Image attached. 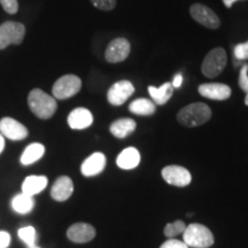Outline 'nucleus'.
Segmentation results:
<instances>
[{"mask_svg":"<svg viewBox=\"0 0 248 248\" xmlns=\"http://www.w3.org/2000/svg\"><path fill=\"white\" fill-rule=\"evenodd\" d=\"M28 105L31 111L42 120H48L57 111L58 104L54 97L40 89H33L28 95Z\"/></svg>","mask_w":248,"mask_h":248,"instance_id":"obj_1","label":"nucleus"},{"mask_svg":"<svg viewBox=\"0 0 248 248\" xmlns=\"http://www.w3.org/2000/svg\"><path fill=\"white\" fill-rule=\"evenodd\" d=\"M183 241L187 245L188 248H208L214 245L215 239L214 234L207 226L198 223H192L186 226L183 232Z\"/></svg>","mask_w":248,"mask_h":248,"instance_id":"obj_3","label":"nucleus"},{"mask_svg":"<svg viewBox=\"0 0 248 248\" xmlns=\"http://www.w3.org/2000/svg\"><path fill=\"white\" fill-rule=\"evenodd\" d=\"M20 239L23 241L24 244L28 245L29 247L36 246V238L37 233L33 226H24V228H21L17 232Z\"/></svg>","mask_w":248,"mask_h":248,"instance_id":"obj_25","label":"nucleus"},{"mask_svg":"<svg viewBox=\"0 0 248 248\" xmlns=\"http://www.w3.org/2000/svg\"><path fill=\"white\" fill-rule=\"evenodd\" d=\"M140 153H139L137 148L128 147L119 154L116 159V163L121 169L131 170L137 168L138 164L140 163Z\"/></svg>","mask_w":248,"mask_h":248,"instance_id":"obj_17","label":"nucleus"},{"mask_svg":"<svg viewBox=\"0 0 248 248\" xmlns=\"http://www.w3.org/2000/svg\"><path fill=\"white\" fill-rule=\"evenodd\" d=\"M11 234L6 231H0V248H7L11 245Z\"/></svg>","mask_w":248,"mask_h":248,"instance_id":"obj_31","label":"nucleus"},{"mask_svg":"<svg viewBox=\"0 0 248 248\" xmlns=\"http://www.w3.org/2000/svg\"><path fill=\"white\" fill-rule=\"evenodd\" d=\"M135 93V86L129 80H119L107 92V99L113 106H121Z\"/></svg>","mask_w":248,"mask_h":248,"instance_id":"obj_9","label":"nucleus"},{"mask_svg":"<svg viewBox=\"0 0 248 248\" xmlns=\"http://www.w3.org/2000/svg\"><path fill=\"white\" fill-rule=\"evenodd\" d=\"M130 51H131V45L128 39L122 38V37L115 38L108 44L105 52V59L109 63H119L129 57Z\"/></svg>","mask_w":248,"mask_h":248,"instance_id":"obj_8","label":"nucleus"},{"mask_svg":"<svg viewBox=\"0 0 248 248\" xmlns=\"http://www.w3.org/2000/svg\"><path fill=\"white\" fill-rule=\"evenodd\" d=\"M45 153V147L44 145L39 144V142H33L30 144L24 152L21 155V163L23 166H30V164L37 162L43 157V155Z\"/></svg>","mask_w":248,"mask_h":248,"instance_id":"obj_22","label":"nucleus"},{"mask_svg":"<svg viewBox=\"0 0 248 248\" xmlns=\"http://www.w3.org/2000/svg\"><path fill=\"white\" fill-rule=\"evenodd\" d=\"M212 117V109L203 102H195L182 108L177 114V121L187 128L202 125Z\"/></svg>","mask_w":248,"mask_h":248,"instance_id":"obj_2","label":"nucleus"},{"mask_svg":"<svg viewBox=\"0 0 248 248\" xmlns=\"http://www.w3.org/2000/svg\"><path fill=\"white\" fill-rule=\"evenodd\" d=\"M33 207H35L33 197H30L28 194H16L13 198V200H12V208L17 214L26 215V214H29L33 209Z\"/></svg>","mask_w":248,"mask_h":248,"instance_id":"obj_23","label":"nucleus"},{"mask_svg":"<svg viewBox=\"0 0 248 248\" xmlns=\"http://www.w3.org/2000/svg\"><path fill=\"white\" fill-rule=\"evenodd\" d=\"M26 35V27L22 23L8 22L0 26V49H4L11 44L20 45Z\"/></svg>","mask_w":248,"mask_h":248,"instance_id":"obj_6","label":"nucleus"},{"mask_svg":"<svg viewBox=\"0 0 248 248\" xmlns=\"http://www.w3.org/2000/svg\"><path fill=\"white\" fill-rule=\"evenodd\" d=\"M228 57L224 48L216 47L206 55L202 61L201 71L207 78H215L224 70Z\"/></svg>","mask_w":248,"mask_h":248,"instance_id":"obj_4","label":"nucleus"},{"mask_svg":"<svg viewBox=\"0 0 248 248\" xmlns=\"http://www.w3.org/2000/svg\"><path fill=\"white\" fill-rule=\"evenodd\" d=\"M92 5L101 11H111L115 8L116 0H90Z\"/></svg>","mask_w":248,"mask_h":248,"instance_id":"obj_28","label":"nucleus"},{"mask_svg":"<svg viewBox=\"0 0 248 248\" xmlns=\"http://www.w3.org/2000/svg\"><path fill=\"white\" fill-rule=\"evenodd\" d=\"M198 91L202 97L212 100L223 101L230 98L231 89L230 86L222 84V83H208V84H201Z\"/></svg>","mask_w":248,"mask_h":248,"instance_id":"obj_13","label":"nucleus"},{"mask_svg":"<svg viewBox=\"0 0 248 248\" xmlns=\"http://www.w3.org/2000/svg\"><path fill=\"white\" fill-rule=\"evenodd\" d=\"M235 1H238V0H223V4H224L228 8H231L232 5H233Z\"/></svg>","mask_w":248,"mask_h":248,"instance_id":"obj_33","label":"nucleus"},{"mask_svg":"<svg viewBox=\"0 0 248 248\" xmlns=\"http://www.w3.org/2000/svg\"><path fill=\"white\" fill-rule=\"evenodd\" d=\"M129 110L132 114H136V115L139 116H150L153 115L155 110H156V105L150 100V99H136V100H133L130 104Z\"/></svg>","mask_w":248,"mask_h":248,"instance_id":"obj_21","label":"nucleus"},{"mask_svg":"<svg viewBox=\"0 0 248 248\" xmlns=\"http://www.w3.org/2000/svg\"><path fill=\"white\" fill-rule=\"evenodd\" d=\"M0 133L11 140H23L28 137L29 131L18 121L12 117H4L0 120Z\"/></svg>","mask_w":248,"mask_h":248,"instance_id":"obj_11","label":"nucleus"},{"mask_svg":"<svg viewBox=\"0 0 248 248\" xmlns=\"http://www.w3.org/2000/svg\"><path fill=\"white\" fill-rule=\"evenodd\" d=\"M95 229L88 223H75L67 230L68 239L76 244H85L94 239Z\"/></svg>","mask_w":248,"mask_h":248,"instance_id":"obj_12","label":"nucleus"},{"mask_svg":"<svg viewBox=\"0 0 248 248\" xmlns=\"http://www.w3.org/2000/svg\"><path fill=\"white\" fill-rule=\"evenodd\" d=\"M48 179L45 176H29L24 179L22 184V193L33 197L44 191L47 186Z\"/></svg>","mask_w":248,"mask_h":248,"instance_id":"obj_19","label":"nucleus"},{"mask_svg":"<svg viewBox=\"0 0 248 248\" xmlns=\"http://www.w3.org/2000/svg\"><path fill=\"white\" fill-rule=\"evenodd\" d=\"M148 93H150L151 98L153 99L155 105H164L172 97L173 88L171 83L167 82L162 86H160V88L148 86Z\"/></svg>","mask_w":248,"mask_h":248,"instance_id":"obj_20","label":"nucleus"},{"mask_svg":"<svg viewBox=\"0 0 248 248\" xmlns=\"http://www.w3.org/2000/svg\"><path fill=\"white\" fill-rule=\"evenodd\" d=\"M93 123L92 113L86 108L79 107L74 109L68 116V124L74 130H83L89 128Z\"/></svg>","mask_w":248,"mask_h":248,"instance_id":"obj_16","label":"nucleus"},{"mask_svg":"<svg viewBox=\"0 0 248 248\" xmlns=\"http://www.w3.org/2000/svg\"><path fill=\"white\" fill-rule=\"evenodd\" d=\"M238 83H239L240 89L248 93V63H244L243 66H241Z\"/></svg>","mask_w":248,"mask_h":248,"instance_id":"obj_27","label":"nucleus"},{"mask_svg":"<svg viewBox=\"0 0 248 248\" xmlns=\"http://www.w3.org/2000/svg\"><path fill=\"white\" fill-rule=\"evenodd\" d=\"M0 4L8 14H15L18 11L17 0H0Z\"/></svg>","mask_w":248,"mask_h":248,"instance_id":"obj_29","label":"nucleus"},{"mask_svg":"<svg viewBox=\"0 0 248 248\" xmlns=\"http://www.w3.org/2000/svg\"><path fill=\"white\" fill-rule=\"evenodd\" d=\"M105 167H106V156L100 152H97L84 160L80 166V171L85 177H93L104 171Z\"/></svg>","mask_w":248,"mask_h":248,"instance_id":"obj_14","label":"nucleus"},{"mask_svg":"<svg viewBox=\"0 0 248 248\" xmlns=\"http://www.w3.org/2000/svg\"><path fill=\"white\" fill-rule=\"evenodd\" d=\"M30 248H39V247H37V246H33V247H30Z\"/></svg>","mask_w":248,"mask_h":248,"instance_id":"obj_36","label":"nucleus"},{"mask_svg":"<svg viewBox=\"0 0 248 248\" xmlns=\"http://www.w3.org/2000/svg\"><path fill=\"white\" fill-rule=\"evenodd\" d=\"M233 54L237 60H248V42L235 45V47L233 48Z\"/></svg>","mask_w":248,"mask_h":248,"instance_id":"obj_26","label":"nucleus"},{"mask_svg":"<svg viewBox=\"0 0 248 248\" xmlns=\"http://www.w3.org/2000/svg\"><path fill=\"white\" fill-rule=\"evenodd\" d=\"M160 248H188L184 241L178 240V239H169L166 243L161 245Z\"/></svg>","mask_w":248,"mask_h":248,"instance_id":"obj_30","label":"nucleus"},{"mask_svg":"<svg viewBox=\"0 0 248 248\" xmlns=\"http://www.w3.org/2000/svg\"><path fill=\"white\" fill-rule=\"evenodd\" d=\"M171 84H172V88L173 89L181 88L182 84H183V76H182V74H177V75L173 77V80L171 82Z\"/></svg>","mask_w":248,"mask_h":248,"instance_id":"obj_32","label":"nucleus"},{"mask_svg":"<svg viewBox=\"0 0 248 248\" xmlns=\"http://www.w3.org/2000/svg\"><path fill=\"white\" fill-rule=\"evenodd\" d=\"M162 177L169 185L178 186V187H185L190 184L192 181L191 172L184 167L181 166H167L162 169Z\"/></svg>","mask_w":248,"mask_h":248,"instance_id":"obj_10","label":"nucleus"},{"mask_svg":"<svg viewBox=\"0 0 248 248\" xmlns=\"http://www.w3.org/2000/svg\"><path fill=\"white\" fill-rule=\"evenodd\" d=\"M245 104H246L248 106V93L246 94V98H245Z\"/></svg>","mask_w":248,"mask_h":248,"instance_id":"obj_35","label":"nucleus"},{"mask_svg":"<svg viewBox=\"0 0 248 248\" xmlns=\"http://www.w3.org/2000/svg\"><path fill=\"white\" fill-rule=\"evenodd\" d=\"M4 147H5V138H4V136L0 133V153L4 151Z\"/></svg>","mask_w":248,"mask_h":248,"instance_id":"obj_34","label":"nucleus"},{"mask_svg":"<svg viewBox=\"0 0 248 248\" xmlns=\"http://www.w3.org/2000/svg\"><path fill=\"white\" fill-rule=\"evenodd\" d=\"M186 224L181 219H177V221L168 223L166 226H164V235L169 239H172V238L177 237L178 234H182L183 232L185 231Z\"/></svg>","mask_w":248,"mask_h":248,"instance_id":"obj_24","label":"nucleus"},{"mask_svg":"<svg viewBox=\"0 0 248 248\" xmlns=\"http://www.w3.org/2000/svg\"><path fill=\"white\" fill-rule=\"evenodd\" d=\"M74 193V183L68 176H61L54 182L51 188V197L55 201H66Z\"/></svg>","mask_w":248,"mask_h":248,"instance_id":"obj_15","label":"nucleus"},{"mask_svg":"<svg viewBox=\"0 0 248 248\" xmlns=\"http://www.w3.org/2000/svg\"><path fill=\"white\" fill-rule=\"evenodd\" d=\"M136 126H137V124L132 119L123 117V119L116 120L115 122L110 124L109 131L114 137L123 139L133 133V131L136 130Z\"/></svg>","mask_w":248,"mask_h":248,"instance_id":"obj_18","label":"nucleus"},{"mask_svg":"<svg viewBox=\"0 0 248 248\" xmlns=\"http://www.w3.org/2000/svg\"><path fill=\"white\" fill-rule=\"evenodd\" d=\"M80 88H82V80L79 77L76 75H64L54 83L52 93L58 100H64L77 94Z\"/></svg>","mask_w":248,"mask_h":248,"instance_id":"obj_5","label":"nucleus"},{"mask_svg":"<svg viewBox=\"0 0 248 248\" xmlns=\"http://www.w3.org/2000/svg\"><path fill=\"white\" fill-rule=\"evenodd\" d=\"M191 16L194 21L200 23L201 26L208 28V29H218L221 26V20L214 13L213 9L202 4H194L190 8Z\"/></svg>","mask_w":248,"mask_h":248,"instance_id":"obj_7","label":"nucleus"}]
</instances>
